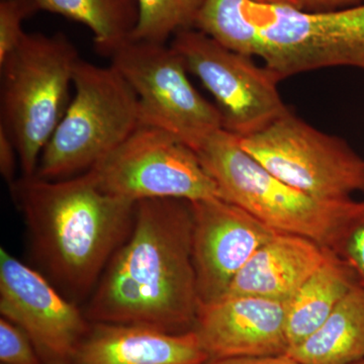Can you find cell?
I'll return each mask as SVG.
<instances>
[{
	"mask_svg": "<svg viewBox=\"0 0 364 364\" xmlns=\"http://www.w3.org/2000/svg\"><path fill=\"white\" fill-rule=\"evenodd\" d=\"M198 306L189 202H136L131 233L98 280L86 318L181 334L193 330Z\"/></svg>",
	"mask_w": 364,
	"mask_h": 364,
	"instance_id": "obj_1",
	"label": "cell"
},
{
	"mask_svg": "<svg viewBox=\"0 0 364 364\" xmlns=\"http://www.w3.org/2000/svg\"><path fill=\"white\" fill-rule=\"evenodd\" d=\"M11 191L48 272L72 294H87L130 235L136 203L105 191L90 170L56 181L21 176Z\"/></svg>",
	"mask_w": 364,
	"mask_h": 364,
	"instance_id": "obj_2",
	"label": "cell"
},
{
	"mask_svg": "<svg viewBox=\"0 0 364 364\" xmlns=\"http://www.w3.org/2000/svg\"><path fill=\"white\" fill-rule=\"evenodd\" d=\"M195 28L287 77L328 67L364 70V4L313 11L250 0H203Z\"/></svg>",
	"mask_w": 364,
	"mask_h": 364,
	"instance_id": "obj_3",
	"label": "cell"
},
{
	"mask_svg": "<svg viewBox=\"0 0 364 364\" xmlns=\"http://www.w3.org/2000/svg\"><path fill=\"white\" fill-rule=\"evenodd\" d=\"M223 200L279 233L298 235L338 254L351 228L364 218V202L321 200L284 183L221 130L195 151Z\"/></svg>",
	"mask_w": 364,
	"mask_h": 364,
	"instance_id": "obj_4",
	"label": "cell"
},
{
	"mask_svg": "<svg viewBox=\"0 0 364 364\" xmlns=\"http://www.w3.org/2000/svg\"><path fill=\"white\" fill-rule=\"evenodd\" d=\"M77 48L62 33H26L0 62L1 123L13 138L23 176H35L41 155L68 107Z\"/></svg>",
	"mask_w": 364,
	"mask_h": 364,
	"instance_id": "obj_5",
	"label": "cell"
},
{
	"mask_svg": "<svg viewBox=\"0 0 364 364\" xmlns=\"http://www.w3.org/2000/svg\"><path fill=\"white\" fill-rule=\"evenodd\" d=\"M73 97L47 143L36 176L68 178L105 159L141 126L138 100L114 66L81 59L73 79Z\"/></svg>",
	"mask_w": 364,
	"mask_h": 364,
	"instance_id": "obj_6",
	"label": "cell"
},
{
	"mask_svg": "<svg viewBox=\"0 0 364 364\" xmlns=\"http://www.w3.org/2000/svg\"><path fill=\"white\" fill-rule=\"evenodd\" d=\"M109 57L135 92L141 126L167 132L193 151L224 130L217 105L196 90L171 46L129 39Z\"/></svg>",
	"mask_w": 364,
	"mask_h": 364,
	"instance_id": "obj_7",
	"label": "cell"
},
{
	"mask_svg": "<svg viewBox=\"0 0 364 364\" xmlns=\"http://www.w3.org/2000/svg\"><path fill=\"white\" fill-rule=\"evenodd\" d=\"M240 146L284 183L321 200L364 191V159L342 139L317 130L289 111Z\"/></svg>",
	"mask_w": 364,
	"mask_h": 364,
	"instance_id": "obj_8",
	"label": "cell"
},
{
	"mask_svg": "<svg viewBox=\"0 0 364 364\" xmlns=\"http://www.w3.org/2000/svg\"><path fill=\"white\" fill-rule=\"evenodd\" d=\"M170 46L214 97L228 133L252 135L289 112L277 88L280 79L252 57L193 28L177 33Z\"/></svg>",
	"mask_w": 364,
	"mask_h": 364,
	"instance_id": "obj_9",
	"label": "cell"
},
{
	"mask_svg": "<svg viewBox=\"0 0 364 364\" xmlns=\"http://www.w3.org/2000/svg\"><path fill=\"white\" fill-rule=\"evenodd\" d=\"M90 171L105 191L132 202L221 198L195 151L153 127H139Z\"/></svg>",
	"mask_w": 364,
	"mask_h": 364,
	"instance_id": "obj_10",
	"label": "cell"
},
{
	"mask_svg": "<svg viewBox=\"0 0 364 364\" xmlns=\"http://www.w3.org/2000/svg\"><path fill=\"white\" fill-rule=\"evenodd\" d=\"M0 312L28 334L46 364H71L91 323L43 275L4 248Z\"/></svg>",
	"mask_w": 364,
	"mask_h": 364,
	"instance_id": "obj_11",
	"label": "cell"
},
{
	"mask_svg": "<svg viewBox=\"0 0 364 364\" xmlns=\"http://www.w3.org/2000/svg\"><path fill=\"white\" fill-rule=\"evenodd\" d=\"M200 305L222 299L254 253L279 232L223 198L189 202Z\"/></svg>",
	"mask_w": 364,
	"mask_h": 364,
	"instance_id": "obj_12",
	"label": "cell"
},
{
	"mask_svg": "<svg viewBox=\"0 0 364 364\" xmlns=\"http://www.w3.org/2000/svg\"><path fill=\"white\" fill-rule=\"evenodd\" d=\"M193 331L208 359L287 354V301L225 296L198 306Z\"/></svg>",
	"mask_w": 364,
	"mask_h": 364,
	"instance_id": "obj_13",
	"label": "cell"
},
{
	"mask_svg": "<svg viewBox=\"0 0 364 364\" xmlns=\"http://www.w3.org/2000/svg\"><path fill=\"white\" fill-rule=\"evenodd\" d=\"M198 335L147 326L91 322L71 364H205Z\"/></svg>",
	"mask_w": 364,
	"mask_h": 364,
	"instance_id": "obj_14",
	"label": "cell"
},
{
	"mask_svg": "<svg viewBox=\"0 0 364 364\" xmlns=\"http://www.w3.org/2000/svg\"><path fill=\"white\" fill-rule=\"evenodd\" d=\"M329 251L305 237L279 232L254 253L225 296L287 301L325 262Z\"/></svg>",
	"mask_w": 364,
	"mask_h": 364,
	"instance_id": "obj_15",
	"label": "cell"
},
{
	"mask_svg": "<svg viewBox=\"0 0 364 364\" xmlns=\"http://www.w3.org/2000/svg\"><path fill=\"white\" fill-rule=\"evenodd\" d=\"M358 284L360 280L353 268L330 250L325 262L287 301L289 350L318 329L342 299Z\"/></svg>",
	"mask_w": 364,
	"mask_h": 364,
	"instance_id": "obj_16",
	"label": "cell"
},
{
	"mask_svg": "<svg viewBox=\"0 0 364 364\" xmlns=\"http://www.w3.org/2000/svg\"><path fill=\"white\" fill-rule=\"evenodd\" d=\"M287 355L301 364H351L364 359V286L342 299L318 329Z\"/></svg>",
	"mask_w": 364,
	"mask_h": 364,
	"instance_id": "obj_17",
	"label": "cell"
},
{
	"mask_svg": "<svg viewBox=\"0 0 364 364\" xmlns=\"http://www.w3.org/2000/svg\"><path fill=\"white\" fill-rule=\"evenodd\" d=\"M40 9L87 26L107 55L131 39L139 18L136 0H40Z\"/></svg>",
	"mask_w": 364,
	"mask_h": 364,
	"instance_id": "obj_18",
	"label": "cell"
},
{
	"mask_svg": "<svg viewBox=\"0 0 364 364\" xmlns=\"http://www.w3.org/2000/svg\"><path fill=\"white\" fill-rule=\"evenodd\" d=\"M138 23L131 39L166 44L170 37L195 26L203 0H136Z\"/></svg>",
	"mask_w": 364,
	"mask_h": 364,
	"instance_id": "obj_19",
	"label": "cell"
},
{
	"mask_svg": "<svg viewBox=\"0 0 364 364\" xmlns=\"http://www.w3.org/2000/svg\"><path fill=\"white\" fill-rule=\"evenodd\" d=\"M39 11L40 0H0V62L23 39V21Z\"/></svg>",
	"mask_w": 364,
	"mask_h": 364,
	"instance_id": "obj_20",
	"label": "cell"
},
{
	"mask_svg": "<svg viewBox=\"0 0 364 364\" xmlns=\"http://www.w3.org/2000/svg\"><path fill=\"white\" fill-rule=\"evenodd\" d=\"M0 360L1 364H46L28 334L4 317L0 320Z\"/></svg>",
	"mask_w": 364,
	"mask_h": 364,
	"instance_id": "obj_21",
	"label": "cell"
},
{
	"mask_svg": "<svg viewBox=\"0 0 364 364\" xmlns=\"http://www.w3.org/2000/svg\"><path fill=\"white\" fill-rule=\"evenodd\" d=\"M340 257L349 263L364 286V218L346 235L338 251Z\"/></svg>",
	"mask_w": 364,
	"mask_h": 364,
	"instance_id": "obj_22",
	"label": "cell"
},
{
	"mask_svg": "<svg viewBox=\"0 0 364 364\" xmlns=\"http://www.w3.org/2000/svg\"><path fill=\"white\" fill-rule=\"evenodd\" d=\"M18 162L20 163V160L16 144L6 129L0 126V172L9 186L16 181V170Z\"/></svg>",
	"mask_w": 364,
	"mask_h": 364,
	"instance_id": "obj_23",
	"label": "cell"
},
{
	"mask_svg": "<svg viewBox=\"0 0 364 364\" xmlns=\"http://www.w3.org/2000/svg\"><path fill=\"white\" fill-rule=\"evenodd\" d=\"M205 364H301L287 354L268 356H239V358H227L208 359Z\"/></svg>",
	"mask_w": 364,
	"mask_h": 364,
	"instance_id": "obj_24",
	"label": "cell"
},
{
	"mask_svg": "<svg viewBox=\"0 0 364 364\" xmlns=\"http://www.w3.org/2000/svg\"><path fill=\"white\" fill-rule=\"evenodd\" d=\"M363 0H309L306 11H322L344 9L361 4Z\"/></svg>",
	"mask_w": 364,
	"mask_h": 364,
	"instance_id": "obj_25",
	"label": "cell"
},
{
	"mask_svg": "<svg viewBox=\"0 0 364 364\" xmlns=\"http://www.w3.org/2000/svg\"><path fill=\"white\" fill-rule=\"evenodd\" d=\"M250 1L256 4H284V6L298 7V9H309V0H250Z\"/></svg>",
	"mask_w": 364,
	"mask_h": 364,
	"instance_id": "obj_26",
	"label": "cell"
},
{
	"mask_svg": "<svg viewBox=\"0 0 364 364\" xmlns=\"http://www.w3.org/2000/svg\"><path fill=\"white\" fill-rule=\"evenodd\" d=\"M351 364H364V359H361V360L356 361V363H351Z\"/></svg>",
	"mask_w": 364,
	"mask_h": 364,
	"instance_id": "obj_27",
	"label": "cell"
}]
</instances>
